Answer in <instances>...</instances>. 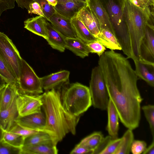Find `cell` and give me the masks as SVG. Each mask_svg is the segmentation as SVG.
I'll return each mask as SVG.
<instances>
[{
	"mask_svg": "<svg viewBox=\"0 0 154 154\" xmlns=\"http://www.w3.org/2000/svg\"><path fill=\"white\" fill-rule=\"evenodd\" d=\"M91 152L80 143L71 151V154H91Z\"/></svg>",
	"mask_w": 154,
	"mask_h": 154,
	"instance_id": "cell-42",
	"label": "cell"
},
{
	"mask_svg": "<svg viewBox=\"0 0 154 154\" xmlns=\"http://www.w3.org/2000/svg\"><path fill=\"white\" fill-rule=\"evenodd\" d=\"M106 109L108 116L106 130L109 135L112 138H117L119 128V118L113 104L109 99Z\"/></svg>",
	"mask_w": 154,
	"mask_h": 154,
	"instance_id": "cell-19",
	"label": "cell"
},
{
	"mask_svg": "<svg viewBox=\"0 0 154 154\" xmlns=\"http://www.w3.org/2000/svg\"><path fill=\"white\" fill-rule=\"evenodd\" d=\"M124 21L131 42L134 60H139L140 46L147 23H154V9H142L130 0H123Z\"/></svg>",
	"mask_w": 154,
	"mask_h": 154,
	"instance_id": "cell-3",
	"label": "cell"
},
{
	"mask_svg": "<svg viewBox=\"0 0 154 154\" xmlns=\"http://www.w3.org/2000/svg\"><path fill=\"white\" fill-rule=\"evenodd\" d=\"M9 83L0 75V88Z\"/></svg>",
	"mask_w": 154,
	"mask_h": 154,
	"instance_id": "cell-45",
	"label": "cell"
},
{
	"mask_svg": "<svg viewBox=\"0 0 154 154\" xmlns=\"http://www.w3.org/2000/svg\"><path fill=\"white\" fill-rule=\"evenodd\" d=\"M38 131L23 127L16 123L9 132L20 135L25 138Z\"/></svg>",
	"mask_w": 154,
	"mask_h": 154,
	"instance_id": "cell-33",
	"label": "cell"
},
{
	"mask_svg": "<svg viewBox=\"0 0 154 154\" xmlns=\"http://www.w3.org/2000/svg\"><path fill=\"white\" fill-rule=\"evenodd\" d=\"M16 122L23 127L43 131L45 124V118L44 113L41 111L23 116H19Z\"/></svg>",
	"mask_w": 154,
	"mask_h": 154,
	"instance_id": "cell-16",
	"label": "cell"
},
{
	"mask_svg": "<svg viewBox=\"0 0 154 154\" xmlns=\"http://www.w3.org/2000/svg\"><path fill=\"white\" fill-rule=\"evenodd\" d=\"M46 27L48 44L53 49L61 52L64 51L66 48L65 38L54 28L51 23L47 21Z\"/></svg>",
	"mask_w": 154,
	"mask_h": 154,
	"instance_id": "cell-21",
	"label": "cell"
},
{
	"mask_svg": "<svg viewBox=\"0 0 154 154\" xmlns=\"http://www.w3.org/2000/svg\"><path fill=\"white\" fill-rule=\"evenodd\" d=\"M28 12L29 14H34L45 17L41 7L39 4L35 1H34L29 4Z\"/></svg>",
	"mask_w": 154,
	"mask_h": 154,
	"instance_id": "cell-39",
	"label": "cell"
},
{
	"mask_svg": "<svg viewBox=\"0 0 154 154\" xmlns=\"http://www.w3.org/2000/svg\"><path fill=\"white\" fill-rule=\"evenodd\" d=\"M42 95L45 124L43 131L48 133L56 144L69 133L75 135L80 116L69 113L60 99V89L45 91Z\"/></svg>",
	"mask_w": 154,
	"mask_h": 154,
	"instance_id": "cell-2",
	"label": "cell"
},
{
	"mask_svg": "<svg viewBox=\"0 0 154 154\" xmlns=\"http://www.w3.org/2000/svg\"><path fill=\"white\" fill-rule=\"evenodd\" d=\"M53 27L65 37L78 38L71 19L62 15L56 11L49 19Z\"/></svg>",
	"mask_w": 154,
	"mask_h": 154,
	"instance_id": "cell-11",
	"label": "cell"
},
{
	"mask_svg": "<svg viewBox=\"0 0 154 154\" xmlns=\"http://www.w3.org/2000/svg\"><path fill=\"white\" fill-rule=\"evenodd\" d=\"M87 3L98 20L101 29H109L115 35V32L108 15L101 0H87Z\"/></svg>",
	"mask_w": 154,
	"mask_h": 154,
	"instance_id": "cell-15",
	"label": "cell"
},
{
	"mask_svg": "<svg viewBox=\"0 0 154 154\" xmlns=\"http://www.w3.org/2000/svg\"><path fill=\"white\" fill-rule=\"evenodd\" d=\"M0 57L18 81L22 58L11 40L0 32Z\"/></svg>",
	"mask_w": 154,
	"mask_h": 154,
	"instance_id": "cell-8",
	"label": "cell"
},
{
	"mask_svg": "<svg viewBox=\"0 0 154 154\" xmlns=\"http://www.w3.org/2000/svg\"><path fill=\"white\" fill-rule=\"evenodd\" d=\"M15 0H0V17L5 11L14 8Z\"/></svg>",
	"mask_w": 154,
	"mask_h": 154,
	"instance_id": "cell-40",
	"label": "cell"
},
{
	"mask_svg": "<svg viewBox=\"0 0 154 154\" xmlns=\"http://www.w3.org/2000/svg\"><path fill=\"white\" fill-rule=\"evenodd\" d=\"M134 70L139 78L145 81L150 86H154V66L142 63L138 60H133Z\"/></svg>",
	"mask_w": 154,
	"mask_h": 154,
	"instance_id": "cell-22",
	"label": "cell"
},
{
	"mask_svg": "<svg viewBox=\"0 0 154 154\" xmlns=\"http://www.w3.org/2000/svg\"><path fill=\"white\" fill-rule=\"evenodd\" d=\"M24 138L20 135L4 131L2 140L12 146L21 148L23 146Z\"/></svg>",
	"mask_w": 154,
	"mask_h": 154,
	"instance_id": "cell-29",
	"label": "cell"
},
{
	"mask_svg": "<svg viewBox=\"0 0 154 154\" xmlns=\"http://www.w3.org/2000/svg\"><path fill=\"white\" fill-rule=\"evenodd\" d=\"M140 58L138 60L154 66V23L147 24L145 33L140 46Z\"/></svg>",
	"mask_w": 154,
	"mask_h": 154,
	"instance_id": "cell-9",
	"label": "cell"
},
{
	"mask_svg": "<svg viewBox=\"0 0 154 154\" xmlns=\"http://www.w3.org/2000/svg\"><path fill=\"white\" fill-rule=\"evenodd\" d=\"M90 53L96 54L99 57L106 50V47L98 41H95L87 43Z\"/></svg>",
	"mask_w": 154,
	"mask_h": 154,
	"instance_id": "cell-36",
	"label": "cell"
},
{
	"mask_svg": "<svg viewBox=\"0 0 154 154\" xmlns=\"http://www.w3.org/2000/svg\"><path fill=\"white\" fill-rule=\"evenodd\" d=\"M18 6L23 9H29V4L33 1V0H15Z\"/></svg>",
	"mask_w": 154,
	"mask_h": 154,
	"instance_id": "cell-43",
	"label": "cell"
},
{
	"mask_svg": "<svg viewBox=\"0 0 154 154\" xmlns=\"http://www.w3.org/2000/svg\"><path fill=\"white\" fill-rule=\"evenodd\" d=\"M104 137L100 131H96L83 138L79 143L91 152L98 146Z\"/></svg>",
	"mask_w": 154,
	"mask_h": 154,
	"instance_id": "cell-28",
	"label": "cell"
},
{
	"mask_svg": "<svg viewBox=\"0 0 154 154\" xmlns=\"http://www.w3.org/2000/svg\"><path fill=\"white\" fill-rule=\"evenodd\" d=\"M113 138L109 135L103 137L97 146L92 151V154H101L110 141Z\"/></svg>",
	"mask_w": 154,
	"mask_h": 154,
	"instance_id": "cell-38",
	"label": "cell"
},
{
	"mask_svg": "<svg viewBox=\"0 0 154 154\" xmlns=\"http://www.w3.org/2000/svg\"><path fill=\"white\" fill-rule=\"evenodd\" d=\"M47 21L45 17L41 16L29 18L24 21V28L46 40L48 37Z\"/></svg>",
	"mask_w": 154,
	"mask_h": 154,
	"instance_id": "cell-18",
	"label": "cell"
},
{
	"mask_svg": "<svg viewBox=\"0 0 154 154\" xmlns=\"http://www.w3.org/2000/svg\"><path fill=\"white\" fill-rule=\"evenodd\" d=\"M132 130L128 129L122 137V140L115 154H129L134 140Z\"/></svg>",
	"mask_w": 154,
	"mask_h": 154,
	"instance_id": "cell-26",
	"label": "cell"
},
{
	"mask_svg": "<svg viewBox=\"0 0 154 154\" xmlns=\"http://www.w3.org/2000/svg\"><path fill=\"white\" fill-rule=\"evenodd\" d=\"M57 145L51 140L35 145L23 146L21 154H57L58 152Z\"/></svg>",
	"mask_w": 154,
	"mask_h": 154,
	"instance_id": "cell-20",
	"label": "cell"
},
{
	"mask_svg": "<svg viewBox=\"0 0 154 154\" xmlns=\"http://www.w3.org/2000/svg\"><path fill=\"white\" fill-rule=\"evenodd\" d=\"M143 154H154V138H153L151 144L146 149Z\"/></svg>",
	"mask_w": 154,
	"mask_h": 154,
	"instance_id": "cell-44",
	"label": "cell"
},
{
	"mask_svg": "<svg viewBox=\"0 0 154 154\" xmlns=\"http://www.w3.org/2000/svg\"><path fill=\"white\" fill-rule=\"evenodd\" d=\"M134 5L142 9H154V0H130Z\"/></svg>",
	"mask_w": 154,
	"mask_h": 154,
	"instance_id": "cell-41",
	"label": "cell"
},
{
	"mask_svg": "<svg viewBox=\"0 0 154 154\" xmlns=\"http://www.w3.org/2000/svg\"><path fill=\"white\" fill-rule=\"evenodd\" d=\"M51 140H52L51 138L48 133L42 131H39L25 137L23 146H29L35 145Z\"/></svg>",
	"mask_w": 154,
	"mask_h": 154,
	"instance_id": "cell-27",
	"label": "cell"
},
{
	"mask_svg": "<svg viewBox=\"0 0 154 154\" xmlns=\"http://www.w3.org/2000/svg\"><path fill=\"white\" fill-rule=\"evenodd\" d=\"M37 2L41 7L45 15V18L48 20L56 11L54 7L50 5L46 0H33Z\"/></svg>",
	"mask_w": 154,
	"mask_h": 154,
	"instance_id": "cell-32",
	"label": "cell"
},
{
	"mask_svg": "<svg viewBox=\"0 0 154 154\" xmlns=\"http://www.w3.org/2000/svg\"><path fill=\"white\" fill-rule=\"evenodd\" d=\"M76 17L98 40L101 29L100 24L96 16L87 4L79 11Z\"/></svg>",
	"mask_w": 154,
	"mask_h": 154,
	"instance_id": "cell-12",
	"label": "cell"
},
{
	"mask_svg": "<svg viewBox=\"0 0 154 154\" xmlns=\"http://www.w3.org/2000/svg\"><path fill=\"white\" fill-rule=\"evenodd\" d=\"M0 75L9 83L16 86L18 80L12 72L0 57Z\"/></svg>",
	"mask_w": 154,
	"mask_h": 154,
	"instance_id": "cell-30",
	"label": "cell"
},
{
	"mask_svg": "<svg viewBox=\"0 0 154 154\" xmlns=\"http://www.w3.org/2000/svg\"><path fill=\"white\" fill-rule=\"evenodd\" d=\"M108 94L122 123L132 130L138 128L143 100L137 86L139 78L127 57L114 50L105 51L99 58Z\"/></svg>",
	"mask_w": 154,
	"mask_h": 154,
	"instance_id": "cell-1",
	"label": "cell"
},
{
	"mask_svg": "<svg viewBox=\"0 0 154 154\" xmlns=\"http://www.w3.org/2000/svg\"><path fill=\"white\" fill-rule=\"evenodd\" d=\"M4 131L0 126V141L2 140Z\"/></svg>",
	"mask_w": 154,
	"mask_h": 154,
	"instance_id": "cell-47",
	"label": "cell"
},
{
	"mask_svg": "<svg viewBox=\"0 0 154 154\" xmlns=\"http://www.w3.org/2000/svg\"><path fill=\"white\" fill-rule=\"evenodd\" d=\"M89 88L94 107L103 110L106 109L109 97L103 75L99 65L92 69Z\"/></svg>",
	"mask_w": 154,
	"mask_h": 154,
	"instance_id": "cell-6",
	"label": "cell"
},
{
	"mask_svg": "<svg viewBox=\"0 0 154 154\" xmlns=\"http://www.w3.org/2000/svg\"><path fill=\"white\" fill-rule=\"evenodd\" d=\"M122 140V137L112 139L101 154H115Z\"/></svg>",
	"mask_w": 154,
	"mask_h": 154,
	"instance_id": "cell-37",
	"label": "cell"
},
{
	"mask_svg": "<svg viewBox=\"0 0 154 154\" xmlns=\"http://www.w3.org/2000/svg\"><path fill=\"white\" fill-rule=\"evenodd\" d=\"M48 3L54 7L57 4V2L56 0H46Z\"/></svg>",
	"mask_w": 154,
	"mask_h": 154,
	"instance_id": "cell-46",
	"label": "cell"
},
{
	"mask_svg": "<svg viewBox=\"0 0 154 154\" xmlns=\"http://www.w3.org/2000/svg\"><path fill=\"white\" fill-rule=\"evenodd\" d=\"M18 94L16 86L9 83L0 88V111L9 107Z\"/></svg>",
	"mask_w": 154,
	"mask_h": 154,
	"instance_id": "cell-23",
	"label": "cell"
},
{
	"mask_svg": "<svg viewBox=\"0 0 154 154\" xmlns=\"http://www.w3.org/2000/svg\"><path fill=\"white\" fill-rule=\"evenodd\" d=\"M70 74L69 71L63 70L40 78L42 87L45 91L59 88L67 84Z\"/></svg>",
	"mask_w": 154,
	"mask_h": 154,
	"instance_id": "cell-13",
	"label": "cell"
},
{
	"mask_svg": "<svg viewBox=\"0 0 154 154\" xmlns=\"http://www.w3.org/2000/svg\"><path fill=\"white\" fill-rule=\"evenodd\" d=\"M142 109L148 122L153 138H154V106L149 104L143 106Z\"/></svg>",
	"mask_w": 154,
	"mask_h": 154,
	"instance_id": "cell-31",
	"label": "cell"
},
{
	"mask_svg": "<svg viewBox=\"0 0 154 154\" xmlns=\"http://www.w3.org/2000/svg\"><path fill=\"white\" fill-rule=\"evenodd\" d=\"M55 10L65 17L71 19L75 17L87 3L77 0H56Z\"/></svg>",
	"mask_w": 154,
	"mask_h": 154,
	"instance_id": "cell-14",
	"label": "cell"
},
{
	"mask_svg": "<svg viewBox=\"0 0 154 154\" xmlns=\"http://www.w3.org/2000/svg\"><path fill=\"white\" fill-rule=\"evenodd\" d=\"M66 48L83 58L90 53L87 43L78 38H65Z\"/></svg>",
	"mask_w": 154,
	"mask_h": 154,
	"instance_id": "cell-24",
	"label": "cell"
},
{
	"mask_svg": "<svg viewBox=\"0 0 154 154\" xmlns=\"http://www.w3.org/2000/svg\"><path fill=\"white\" fill-rule=\"evenodd\" d=\"M21 148L12 146L2 140L0 141V154H21Z\"/></svg>",
	"mask_w": 154,
	"mask_h": 154,
	"instance_id": "cell-34",
	"label": "cell"
},
{
	"mask_svg": "<svg viewBox=\"0 0 154 154\" xmlns=\"http://www.w3.org/2000/svg\"><path fill=\"white\" fill-rule=\"evenodd\" d=\"M67 84L60 89L62 104L69 113L80 116L92 105L89 88L78 82Z\"/></svg>",
	"mask_w": 154,
	"mask_h": 154,
	"instance_id": "cell-4",
	"label": "cell"
},
{
	"mask_svg": "<svg viewBox=\"0 0 154 154\" xmlns=\"http://www.w3.org/2000/svg\"><path fill=\"white\" fill-rule=\"evenodd\" d=\"M146 147L147 144L145 141L134 140L131 146L130 152L133 154H143Z\"/></svg>",
	"mask_w": 154,
	"mask_h": 154,
	"instance_id": "cell-35",
	"label": "cell"
},
{
	"mask_svg": "<svg viewBox=\"0 0 154 154\" xmlns=\"http://www.w3.org/2000/svg\"><path fill=\"white\" fill-rule=\"evenodd\" d=\"M17 89L19 94L35 95L43 93L40 78L23 59Z\"/></svg>",
	"mask_w": 154,
	"mask_h": 154,
	"instance_id": "cell-7",
	"label": "cell"
},
{
	"mask_svg": "<svg viewBox=\"0 0 154 154\" xmlns=\"http://www.w3.org/2000/svg\"><path fill=\"white\" fill-rule=\"evenodd\" d=\"M71 21L78 38L86 43L98 41L76 16L72 18Z\"/></svg>",
	"mask_w": 154,
	"mask_h": 154,
	"instance_id": "cell-25",
	"label": "cell"
},
{
	"mask_svg": "<svg viewBox=\"0 0 154 154\" xmlns=\"http://www.w3.org/2000/svg\"><path fill=\"white\" fill-rule=\"evenodd\" d=\"M100 0L108 15L122 50L128 59L133 60L130 39L123 17V0Z\"/></svg>",
	"mask_w": 154,
	"mask_h": 154,
	"instance_id": "cell-5",
	"label": "cell"
},
{
	"mask_svg": "<svg viewBox=\"0 0 154 154\" xmlns=\"http://www.w3.org/2000/svg\"><path fill=\"white\" fill-rule=\"evenodd\" d=\"M16 99L8 108L0 111V126L4 131L9 132L16 123V120L20 116Z\"/></svg>",
	"mask_w": 154,
	"mask_h": 154,
	"instance_id": "cell-17",
	"label": "cell"
},
{
	"mask_svg": "<svg viewBox=\"0 0 154 154\" xmlns=\"http://www.w3.org/2000/svg\"><path fill=\"white\" fill-rule=\"evenodd\" d=\"M42 94H18L16 102L20 116H23L42 111Z\"/></svg>",
	"mask_w": 154,
	"mask_h": 154,
	"instance_id": "cell-10",
	"label": "cell"
},
{
	"mask_svg": "<svg viewBox=\"0 0 154 154\" xmlns=\"http://www.w3.org/2000/svg\"><path fill=\"white\" fill-rule=\"evenodd\" d=\"M79 1L82 2H84L86 3H87V0H77Z\"/></svg>",
	"mask_w": 154,
	"mask_h": 154,
	"instance_id": "cell-48",
	"label": "cell"
}]
</instances>
